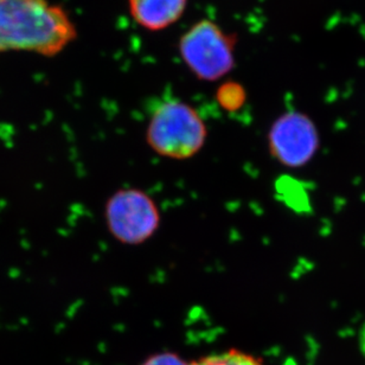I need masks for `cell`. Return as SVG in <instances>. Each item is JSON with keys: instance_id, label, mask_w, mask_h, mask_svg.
<instances>
[{"instance_id": "6da1fadb", "label": "cell", "mask_w": 365, "mask_h": 365, "mask_svg": "<svg viewBox=\"0 0 365 365\" xmlns=\"http://www.w3.org/2000/svg\"><path fill=\"white\" fill-rule=\"evenodd\" d=\"M76 38L78 29L61 5L49 0H0V53L53 57Z\"/></svg>"}, {"instance_id": "7a4b0ae2", "label": "cell", "mask_w": 365, "mask_h": 365, "mask_svg": "<svg viewBox=\"0 0 365 365\" xmlns=\"http://www.w3.org/2000/svg\"><path fill=\"white\" fill-rule=\"evenodd\" d=\"M207 138L203 118L180 98L160 102L148 120L146 141L157 155L166 158H191L203 148Z\"/></svg>"}, {"instance_id": "3957f363", "label": "cell", "mask_w": 365, "mask_h": 365, "mask_svg": "<svg viewBox=\"0 0 365 365\" xmlns=\"http://www.w3.org/2000/svg\"><path fill=\"white\" fill-rule=\"evenodd\" d=\"M236 37L211 19L191 25L178 41V53L190 73L200 81L225 78L236 63Z\"/></svg>"}, {"instance_id": "277c9868", "label": "cell", "mask_w": 365, "mask_h": 365, "mask_svg": "<svg viewBox=\"0 0 365 365\" xmlns=\"http://www.w3.org/2000/svg\"><path fill=\"white\" fill-rule=\"evenodd\" d=\"M109 232L119 242L139 245L158 230L160 215L155 200L137 189L119 190L106 205Z\"/></svg>"}, {"instance_id": "5b68a950", "label": "cell", "mask_w": 365, "mask_h": 365, "mask_svg": "<svg viewBox=\"0 0 365 365\" xmlns=\"http://www.w3.org/2000/svg\"><path fill=\"white\" fill-rule=\"evenodd\" d=\"M269 152L281 165L300 168L316 155L319 133L304 113L291 110L279 116L268 133Z\"/></svg>"}, {"instance_id": "8992f818", "label": "cell", "mask_w": 365, "mask_h": 365, "mask_svg": "<svg viewBox=\"0 0 365 365\" xmlns=\"http://www.w3.org/2000/svg\"><path fill=\"white\" fill-rule=\"evenodd\" d=\"M189 0H127L134 23L146 31L159 32L176 24Z\"/></svg>"}, {"instance_id": "52a82bcc", "label": "cell", "mask_w": 365, "mask_h": 365, "mask_svg": "<svg viewBox=\"0 0 365 365\" xmlns=\"http://www.w3.org/2000/svg\"><path fill=\"white\" fill-rule=\"evenodd\" d=\"M187 365H266L257 356L239 349H230L227 351L204 356L202 359L190 362Z\"/></svg>"}, {"instance_id": "ba28073f", "label": "cell", "mask_w": 365, "mask_h": 365, "mask_svg": "<svg viewBox=\"0 0 365 365\" xmlns=\"http://www.w3.org/2000/svg\"><path fill=\"white\" fill-rule=\"evenodd\" d=\"M216 100L228 112L239 110L247 100L246 89L235 81H227L218 88Z\"/></svg>"}, {"instance_id": "9c48e42d", "label": "cell", "mask_w": 365, "mask_h": 365, "mask_svg": "<svg viewBox=\"0 0 365 365\" xmlns=\"http://www.w3.org/2000/svg\"><path fill=\"white\" fill-rule=\"evenodd\" d=\"M178 354L171 351L157 352L145 359L140 365H187Z\"/></svg>"}, {"instance_id": "30bf717a", "label": "cell", "mask_w": 365, "mask_h": 365, "mask_svg": "<svg viewBox=\"0 0 365 365\" xmlns=\"http://www.w3.org/2000/svg\"><path fill=\"white\" fill-rule=\"evenodd\" d=\"M362 349H363V354L365 355V327L364 330H363V334H362Z\"/></svg>"}]
</instances>
